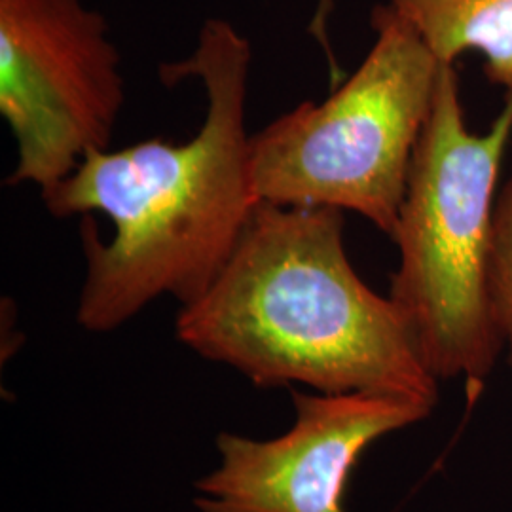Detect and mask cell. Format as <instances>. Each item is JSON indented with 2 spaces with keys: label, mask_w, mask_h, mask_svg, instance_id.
<instances>
[{
  "label": "cell",
  "mask_w": 512,
  "mask_h": 512,
  "mask_svg": "<svg viewBox=\"0 0 512 512\" xmlns=\"http://www.w3.org/2000/svg\"><path fill=\"white\" fill-rule=\"evenodd\" d=\"M251 42L226 19H207L192 55L160 69L165 84L196 78L205 118L186 143L147 139L93 150L42 194L54 217L101 213L110 241L82 220L86 275L76 308L88 332L120 329L160 296L196 302L219 277L258 205L245 124Z\"/></svg>",
  "instance_id": "obj_1"
},
{
  "label": "cell",
  "mask_w": 512,
  "mask_h": 512,
  "mask_svg": "<svg viewBox=\"0 0 512 512\" xmlns=\"http://www.w3.org/2000/svg\"><path fill=\"white\" fill-rule=\"evenodd\" d=\"M344 211L258 202L213 285L175 332L203 359L258 387L376 391L437 404L403 315L349 262Z\"/></svg>",
  "instance_id": "obj_2"
},
{
  "label": "cell",
  "mask_w": 512,
  "mask_h": 512,
  "mask_svg": "<svg viewBox=\"0 0 512 512\" xmlns=\"http://www.w3.org/2000/svg\"><path fill=\"white\" fill-rule=\"evenodd\" d=\"M512 135V90L486 133H473L454 65H442L391 241L389 298L437 380L482 385L503 346L490 302L495 186Z\"/></svg>",
  "instance_id": "obj_3"
},
{
  "label": "cell",
  "mask_w": 512,
  "mask_h": 512,
  "mask_svg": "<svg viewBox=\"0 0 512 512\" xmlns=\"http://www.w3.org/2000/svg\"><path fill=\"white\" fill-rule=\"evenodd\" d=\"M374 44L321 103L304 101L251 135L260 202L353 211L393 239L442 63L389 4Z\"/></svg>",
  "instance_id": "obj_4"
},
{
  "label": "cell",
  "mask_w": 512,
  "mask_h": 512,
  "mask_svg": "<svg viewBox=\"0 0 512 512\" xmlns=\"http://www.w3.org/2000/svg\"><path fill=\"white\" fill-rule=\"evenodd\" d=\"M126 101L103 14L82 0H0V114L18 145L8 186L40 196L110 148Z\"/></svg>",
  "instance_id": "obj_5"
},
{
  "label": "cell",
  "mask_w": 512,
  "mask_h": 512,
  "mask_svg": "<svg viewBox=\"0 0 512 512\" xmlns=\"http://www.w3.org/2000/svg\"><path fill=\"white\" fill-rule=\"evenodd\" d=\"M293 427L270 440L217 437L219 465L196 482L202 512H346L349 473L376 440L425 420L435 404L351 391H293Z\"/></svg>",
  "instance_id": "obj_6"
},
{
  "label": "cell",
  "mask_w": 512,
  "mask_h": 512,
  "mask_svg": "<svg viewBox=\"0 0 512 512\" xmlns=\"http://www.w3.org/2000/svg\"><path fill=\"white\" fill-rule=\"evenodd\" d=\"M442 65L476 50L488 80L512 90V0H389Z\"/></svg>",
  "instance_id": "obj_7"
},
{
  "label": "cell",
  "mask_w": 512,
  "mask_h": 512,
  "mask_svg": "<svg viewBox=\"0 0 512 512\" xmlns=\"http://www.w3.org/2000/svg\"><path fill=\"white\" fill-rule=\"evenodd\" d=\"M488 285L495 327L509 344L512 361V175L495 205Z\"/></svg>",
  "instance_id": "obj_8"
},
{
  "label": "cell",
  "mask_w": 512,
  "mask_h": 512,
  "mask_svg": "<svg viewBox=\"0 0 512 512\" xmlns=\"http://www.w3.org/2000/svg\"><path fill=\"white\" fill-rule=\"evenodd\" d=\"M332 10H334V0H317V8H315V14H313L310 23L311 37L321 44V48L325 52H332L329 38V23Z\"/></svg>",
  "instance_id": "obj_9"
}]
</instances>
